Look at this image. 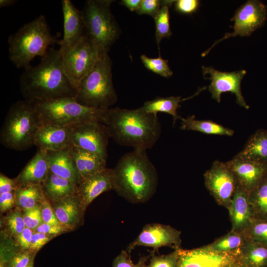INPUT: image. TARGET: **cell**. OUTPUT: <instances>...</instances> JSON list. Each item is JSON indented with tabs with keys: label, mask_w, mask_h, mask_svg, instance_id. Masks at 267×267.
I'll return each mask as SVG.
<instances>
[{
	"label": "cell",
	"mask_w": 267,
	"mask_h": 267,
	"mask_svg": "<svg viewBox=\"0 0 267 267\" xmlns=\"http://www.w3.org/2000/svg\"><path fill=\"white\" fill-rule=\"evenodd\" d=\"M20 87L25 99L35 101L75 98L77 93L63 71L59 50L53 47L38 65L25 69L20 77Z\"/></svg>",
	"instance_id": "obj_1"
},
{
	"label": "cell",
	"mask_w": 267,
	"mask_h": 267,
	"mask_svg": "<svg viewBox=\"0 0 267 267\" xmlns=\"http://www.w3.org/2000/svg\"><path fill=\"white\" fill-rule=\"evenodd\" d=\"M113 171L114 190L131 203L147 201L157 189V172L145 149H134L125 154Z\"/></svg>",
	"instance_id": "obj_2"
},
{
	"label": "cell",
	"mask_w": 267,
	"mask_h": 267,
	"mask_svg": "<svg viewBox=\"0 0 267 267\" xmlns=\"http://www.w3.org/2000/svg\"><path fill=\"white\" fill-rule=\"evenodd\" d=\"M103 124L116 142L134 149L151 148L161 133L157 115L146 112L141 107L135 109L109 108Z\"/></svg>",
	"instance_id": "obj_3"
},
{
	"label": "cell",
	"mask_w": 267,
	"mask_h": 267,
	"mask_svg": "<svg viewBox=\"0 0 267 267\" xmlns=\"http://www.w3.org/2000/svg\"><path fill=\"white\" fill-rule=\"evenodd\" d=\"M60 41L52 35L45 17L41 15L9 37V59L16 67L25 69L35 57L43 58L50 46L59 45Z\"/></svg>",
	"instance_id": "obj_4"
},
{
	"label": "cell",
	"mask_w": 267,
	"mask_h": 267,
	"mask_svg": "<svg viewBox=\"0 0 267 267\" xmlns=\"http://www.w3.org/2000/svg\"><path fill=\"white\" fill-rule=\"evenodd\" d=\"M41 126L35 101L25 99L13 104L0 130V143L5 147L25 150L34 145L35 134Z\"/></svg>",
	"instance_id": "obj_5"
},
{
	"label": "cell",
	"mask_w": 267,
	"mask_h": 267,
	"mask_svg": "<svg viewBox=\"0 0 267 267\" xmlns=\"http://www.w3.org/2000/svg\"><path fill=\"white\" fill-rule=\"evenodd\" d=\"M112 62L108 54L99 56L92 70L81 81L75 99L88 107L108 109L118 100L114 87Z\"/></svg>",
	"instance_id": "obj_6"
},
{
	"label": "cell",
	"mask_w": 267,
	"mask_h": 267,
	"mask_svg": "<svg viewBox=\"0 0 267 267\" xmlns=\"http://www.w3.org/2000/svg\"><path fill=\"white\" fill-rule=\"evenodd\" d=\"M113 0H88L82 10L87 34L98 57L108 54L121 30L111 11Z\"/></svg>",
	"instance_id": "obj_7"
},
{
	"label": "cell",
	"mask_w": 267,
	"mask_h": 267,
	"mask_svg": "<svg viewBox=\"0 0 267 267\" xmlns=\"http://www.w3.org/2000/svg\"><path fill=\"white\" fill-rule=\"evenodd\" d=\"M35 101L41 125L72 126L89 122L103 124L107 110L85 106L77 102L74 97Z\"/></svg>",
	"instance_id": "obj_8"
},
{
	"label": "cell",
	"mask_w": 267,
	"mask_h": 267,
	"mask_svg": "<svg viewBox=\"0 0 267 267\" xmlns=\"http://www.w3.org/2000/svg\"><path fill=\"white\" fill-rule=\"evenodd\" d=\"M61 57L63 71L77 90L81 81L94 67L98 55L91 41L86 35Z\"/></svg>",
	"instance_id": "obj_9"
},
{
	"label": "cell",
	"mask_w": 267,
	"mask_h": 267,
	"mask_svg": "<svg viewBox=\"0 0 267 267\" xmlns=\"http://www.w3.org/2000/svg\"><path fill=\"white\" fill-rule=\"evenodd\" d=\"M267 17V6L263 3L257 0H248L236 10L231 19L234 21L233 32L226 33L202 53V56H206L215 45L226 39L237 36H250L265 24Z\"/></svg>",
	"instance_id": "obj_10"
},
{
	"label": "cell",
	"mask_w": 267,
	"mask_h": 267,
	"mask_svg": "<svg viewBox=\"0 0 267 267\" xmlns=\"http://www.w3.org/2000/svg\"><path fill=\"white\" fill-rule=\"evenodd\" d=\"M72 127V144L106 162L107 145L111 137L106 126L98 122H89Z\"/></svg>",
	"instance_id": "obj_11"
},
{
	"label": "cell",
	"mask_w": 267,
	"mask_h": 267,
	"mask_svg": "<svg viewBox=\"0 0 267 267\" xmlns=\"http://www.w3.org/2000/svg\"><path fill=\"white\" fill-rule=\"evenodd\" d=\"M204 178L205 185L216 202L227 209L237 183L226 162L215 161Z\"/></svg>",
	"instance_id": "obj_12"
},
{
	"label": "cell",
	"mask_w": 267,
	"mask_h": 267,
	"mask_svg": "<svg viewBox=\"0 0 267 267\" xmlns=\"http://www.w3.org/2000/svg\"><path fill=\"white\" fill-rule=\"evenodd\" d=\"M181 243V232L172 226L159 223L147 224L127 247V252L138 246L151 247L154 250L164 246L175 250L180 248Z\"/></svg>",
	"instance_id": "obj_13"
},
{
	"label": "cell",
	"mask_w": 267,
	"mask_h": 267,
	"mask_svg": "<svg viewBox=\"0 0 267 267\" xmlns=\"http://www.w3.org/2000/svg\"><path fill=\"white\" fill-rule=\"evenodd\" d=\"M202 71L204 77L209 75L206 79L211 81L208 90L213 99L220 102L222 94L229 91L235 95L236 103L239 105L247 109L249 108L241 89V81L246 73L245 70L226 72L218 71L212 67L203 66Z\"/></svg>",
	"instance_id": "obj_14"
},
{
	"label": "cell",
	"mask_w": 267,
	"mask_h": 267,
	"mask_svg": "<svg viewBox=\"0 0 267 267\" xmlns=\"http://www.w3.org/2000/svg\"><path fill=\"white\" fill-rule=\"evenodd\" d=\"M63 15V37L58 49L62 56L75 47L86 36L87 32L82 10L70 0L61 1Z\"/></svg>",
	"instance_id": "obj_15"
},
{
	"label": "cell",
	"mask_w": 267,
	"mask_h": 267,
	"mask_svg": "<svg viewBox=\"0 0 267 267\" xmlns=\"http://www.w3.org/2000/svg\"><path fill=\"white\" fill-rule=\"evenodd\" d=\"M237 252L218 253L203 246L190 250L179 248L177 267H224L237 261Z\"/></svg>",
	"instance_id": "obj_16"
},
{
	"label": "cell",
	"mask_w": 267,
	"mask_h": 267,
	"mask_svg": "<svg viewBox=\"0 0 267 267\" xmlns=\"http://www.w3.org/2000/svg\"><path fill=\"white\" fill-rule=\"evenodd\" d=\"M114 188L113 169L105 168L82 179L77 185V195L86 210L99 195Z\"/></svg>",
	"instance_id": "obj_17"
},
{
	"label": "cell",
	"mask_w": 267,
	"mask_h": 267,
	"mask_svg": "<svg viewBox=\"0 0 267 267\" xmlns=\"http://www.w3.org/2000/svg\"><path fill=\"white\" fill-rule=\"evenodd\" d=\"M72 126L42 125L37 131L34 145L45 151H58L69 148L72 144Z\"/></svg>",
	"instance_id": "obj_18"
},
{
	"label": "cell",
	"mask_w": 267,
	"mask_h": 267,
	"mask_svg": "<svg viewBox=\"0 0 267 267\" xmlns=\"http://www.w3.org/2000/svg\"><path fill=\"white\" fill-rule=\"evenodd\" d=\"M237 184L249 193L255 189L267 173V166L241 159L236 155L226 162Z\"/></svg>",
	"instance_id": "obj_19"
},
{
	"label": "cell",
	"mask_w": 267,
	"mask_h": 267,
	"mask_svg": "<svg viewBox=\"0 0 267 267\" xmlns=\"http://www.w3.org/2000/svg\"><path fill=\"white\" fill-rule=\"evenodd\" d=\"M227 210L233 231L242 233L254 219L249 192L238 184Z\"/></svg>",
	"instance_id": "obj_20"
},
{
	"label": "cell",
	"mask_w": 267,
	"mask_h": 267,
	"mask_svg": "<svg viewBox=\"0 0 267 267\" xmlns=\"http://www.w3.org/2000/svg\"><path fill=\"white\" fill-rule=\"evenodd\" d=\"M50 202L59 223L67 230L81 225L85 210L77 195Z\"/></svg>",
	"instance_id": "obj_21"
},
{
	"label": "cell",
	"mask_w": 267,
	"mask_h": 267,
	"mask_svg": "<svg viewBox=\"0 0 267 267\" xmlns=\"http://www.w3.org/2000/svg\"><path fill=\"white\" fill-rule=\"evenodd\" d=\"M48 173L45 151L39 149L14 180L18 187L28 185H42Z\"/></svg>",
	"instance_id": "obj_22"
},
{
	"label": "cell",
	"mask_w": 267,
	"mask_h": 267,
	"mask_svg": "<svg viewBox=\"0 0 267 267\" xmlns=\"http://www.w3.org/2000/svg\"><path fill=\"white\" fill-rule=\"evenodd\" d=\"M49 171L78 185L81 181L69 148L58 151H45Z\"/></svg>",
	"instance_id": "obj_23"
},
{
	"label": "cell",
	"mask_w": 267,
	"mask_h": 267,
	"mask_svg": "<svg viewBox=\"0 0 267 267\" xmlns=\"http://www.w3.org/2000/svg\"><path fill=\"white\" fill-rule=\"evenodd\" d=\"M236 156L245 160L267 166V130L257 131Z\"/></svg>",
	"instance_id": "obj_24"
},
{
	"label": "cell",
	"mask_w": 267,
	"mask_h": 267,
	"mask_svg": "<svg viewBox=\"0 0 267 267\" xmlns=\"http://www.w3.org/2000/svg\"><path fill=\"white\" fill-rule=\"evenodd\" d=\"M81 180L105 168V162L95 154L81 148L73 144L69 147Z\"/></svg>",
	"instance_id": "obj_25"
},
{
	"label": "cell",
	"mask_w": 267,
	"mask_h": 267,
	"mask_svg": "<svg viewBox=\"0 0 267 267\" xmlns=\"http://www.w3.org/2000/svg\"><path fill=\"white\" fill-rule=\"evenodd\" d=\"M42 188L44 196L50 202L77 195V185L49 171Z\"/></svg>",
	"instance_id": "obj_26"
},
{
	"label": "cell",
	"mask_w": 267,
	"mask_h": 267,
	"mask_svg": "<svg viewBox=\"0 0 267 267\" xmlns=\"http://www.w3.org/2000/svg\"><path fill=\"white\" fill-rule=\"evenodd\" d=\"M237 262L243 267H267V246L246 240L238 251Z\"/></svg>",
	"instance_id": "obj_27"
},
{
	"label": "cell",
	"mask_w": 267,
	"mask_h": 267,
	"mask_svg": "<svg viewBox=\"0 0 267 267\" xmlns=\"http://www.w3.org/2000/svg\"><path fill=\"white\" fill-rule=\"evenodd\" d=\"M183 101L180 96L156 97L153 100L145 102L141 108L146 112L157 115L158 112L166 113L173 118V124L180 119L177 110L180 102Z\"/></svg>",
	"instance_id": "obj_28"
},
{
	"label": "cell",
	"mask_w": 267,
	"mask_h": 267,
	"mask_svg": "<svg viewBox=\"0 0 267 267\" xmlns=\"http://www.w3.org/2000/svg\"><path fill=\"white\" fill-rule=\"evenodd\" d=\"M181 129L197 131L210 134L232 136L234 131L210 120H196L192 115L186 118L181 117Z\"/></svg>",
	"instance_id": "obj_29"
},
{
	"label": "cell",
	"mask_w": 267,
	"mask_h": 267,
	"mask_svg": "<svg viewBox=\"0 0 267 267\" xmlns=\"http://www.w3.org/2000/svg\"><path fill=\"white\" fill-rule=\"evenodd\" d=\"M249 201L254 219H267V173L249 193Z\"/></svg>",
	"instance_id": "obj_30"
},
{
	"label": "cell",
	"mask_w": 267,
	"mask_h": 267,
	"mask_svg": "<svg viewBox=\"0 0 267 267\" xmlns=\"http://www.w3.org/2000/svg\"><path fill=\"white\" fill-rule=\"evenodd\" d=\"M44 197L40 185L18 187L15 191V204L24 210L40 206Z\"/></svg>",
	"instance_id": "obj_31"
},
{
	"label": "cell",
	"mask_w": 267,
	"mask_h": 267,
	"mask_svg": "<svg viewBox=\"0 0 267 267\" xmlns=\"http://www.w3.org/2000/svg\"><path fill=\"white\" fill-rule=\"evenodd\" d=\"M245 241L242 233L231 230L227 234L212 243L203 246V247L218 253H233L238 251Z\"/></svg>",
	"instance_id": "obj_32"
},
{
	"label": "cell",
	"mask_w": 267,
	"mask_h": 267,
	"mask_svg": "<svg viewBox=\"0 0 267 267\" xmlns=\"http://www.w3.org/2000/svg\"><path fill=\"white\" fill-rule=\"evenodd\" d=\"M175 0H161V7L154 18L155 24L156 41L160 52V44L163 38H169L172 34L170 24L169 8Z\"/></svg>",
	"instance_id": "obj_33"
},
{
	"label": "cell",
	"mask_w": 267,
	"mask_h": 267,
	"mask_svg": "<svg viewBox=\"0 0 267 267\" xmlns=\"http://www.w3.org/2000/svg\"><path fill=\"white\" fill-rule=\"evenodd\" d=\"M242 233L246 240L267 246V219H253Z\"/></svg>",
	"instance_id": "obj_34"
},
{
	"label": "cell",
	"mask_w": 267,
	"mask_h": 267,
	"mask_svg": "<svg viewBox=\"0 0 267 267\" xmlns=\"http://www.w3.org/2000/svg\"><path fill=\"white\" fill-rule=\"evenodd\" d=\"M140 59L146 69L163 77L169 78L173 74L169 66L168 61L162 58L160 54L156 58L149 57L142 54Z\"/></svg>",
	"instance_id": "obj_35"
},
{
	"label": "cell",
	"mask_w": 267,
	"mask_h": 267,
	"mask_svg": "<svg viewBox=\"0 0 267 267\" xmlns=\"http://www.w3.org/2000/svg\"><path fill=\"white\" fill-rule=\"evenodd\" d=\"M179 249L167 255L156 256L152 253L149 263L145 267H177Z\"/></svg>",
	"instance_id": "obj_36"
},
{
	"label": "cell",
	"mask_w": 267,
	"mask_h": 267,
	"mask_svg": "<svg viewBox=\"0 0 267 267\" xmlns=\"http://www.w3.org/2000/svg\"><path fill=\"white\" fill-rule=\"evenodd\" d=\"M151 254L140 257L138 262L134 264L130 254L125 250H122L113 260L112 267H145L148 259Z\"/></svg>",
	"instance_id": "obj_37"
},
{
	"label": "cell",
	"mask_w": 267,
	"mask_h": 267,
	"mask_svg": "<svg viewBox=\"0 0 267 267\" xmlns=\"http://www.w3.org/2000/svg\"><path fill=\"white\" fill-rule=\"evenodd\" d=\"M6 222L11 234L17 236L25 228L23 216L16 210L11 212L6 217Z\"/></svg>",
	"instance_id": "obj_38"
},
{
	"label": "cell",
	"mask_w": 267,
	"mask_h": 267,
	"mask_svg": "<svg viewBox=\"0 0 267 267\" xmlns=\"http://www.w3.org/2000/svg\"><path fill=\"white\" fill-rule=\"evenodd\" d=\"M23 216L26 227L32 230L36 229L43 222L40 206L24 210Z\"/></svg>",
	"instance_id": "obj_39"
},
{
	"label": "cell",
	"mask_w": 267,
	"mask_h": 267,
	"mask_svg": "<svg viewBox=\"0 0 267 267\" xmlns=\"http://www.w3.org/2000/svg\"><path fill=\"white\" fill-rule=\"evenodd\" d=\"M34 252L23 250L17 252L5 265L7 267H26L34 259Z\"/></svg>",
	"instance_id": "obj_40"
},
{
	"label": "cell",
	"mask_w": 267,
	"mask_h": 267,
	"mask_svg": "<svg viewBox=\"0 0 267 267\" xmlns=\"http://www.w3.org/2000/svg\"><path fill=\"white\" fill-rule=\"evenodd\" d=\"M40 207L43 222L51 224H61L50 202L45 197L41 202Z\"/></svg>",
	"instance_id": "obj_41"
},
{
	"label": "cell",
	"mask_w": 267,
	"mask_h": 267,
	"mask_svg": "<svg viewBox=\"0 0 267 267\" xmlns=\"http://www.w3.org/2000/svg\"><path fill=\"white\" fill-rule=\"evenodd\" d=\"M161 7V0H142L140 6L136 13L139 15H148L154 18Z\"/></svg>",
	"instance_id": "obj_42"
},
{
	"label": "cell",
	"mask_w": 267,
	"mask_h": 267,
	"mask_svg": "<svg viewBox=\"0 0 267 267\" xmlns=\"http://www.w3.org/2000/svg\"><path fill=\"white\" fill-rule=\"evenodd\" d=\"M200 2L198 0H175V9L183 14H191L198 9Z\"/></svg>",
	"instance_id": "obj_43"
},
{
	"label": "cell",
	"mask_w": 267,
	"mask_h": 267,
	"mask_svg": "<svg viewBox=\"0 0 267 267\" xmlns=\"http://www.w3.org/2000/svg\"><path fill=\"white\" fill-rule=\"evenodd\" d=\"M36 231L52 236L58 235L67 230L61 224H51L43 222L36 229Z\"/></svg>",
	"instance_id": "obj_44"
},
{
	"label": "cell",
	"mask_w": 267,
	"mask_h": 267,
	"mask_svg": "<svg viewBox=\"0 0 267 267\" xmlns=\"http://www.w3.org/2000/svg\"><path fill=\"white\" fill-rule=\"evenodd\" d=\"M49 236L41 232H36L33 233L30 250L37 252L50 240Z\"/></svg>",
	"instance_id": "obj_45"
},
{
	"label": "cell",
	"mask_w": 267,
	"mask_h": 267,
	"mask_svg": "<svg viewBox=\"0 0 267 267\" xmlns=\"http://www.w3.org/2000/svg\"><path fill=\"white\" fill-rule=\"evenodd\" d=\"M15 204V191L0 194V210L1 212L11 209Z\"/></svg>",
	"instance_id": "obj_46"
},
{
	"label": "cell",
	"mask_w": 267,
	"mask_h": 267,
	"mask_svg": "<svg viewBox=\"0 0 267 267\" xmlns=\"http://www.w3.org/2000/svg\"><path fill=\"white\" fill-rule=\"evenodd\" d=\"M17 187V185L14 179H11L0 173V194L15 191Z\"/></svg>",
	"instance_id": "obj_47"
},
{
	"label": "cell",
	"mask_w": 267,
	"mask_h": 267,
	"mask_svg": "<svg viewBox=\"0 0 267 267\" xmlns=\"http://www.w3.org/2000/svg\"><path fill=\"white\" fill-rule=\"evenodd\" d=\"M33 233L31 229L26 227L23 231L17 236L18 244L23 250H30Z\"/></svg>",
	"instance_id": "obj_48"
},
{
	"label": "cell",
	"mask_w": 267,
	"mask_h": 267,
	"mask_svg": "<svg viewBox=\"0 0 267 267\" xmlns=\"http://www.w3.org/2000/svg\"><path fill=\"white\" fill-rule=\"evenodd\" d=\"M142 0H122L120 4L131 11L136 12L140 6Z\"/></svg>",
	"instance_id": "obj_49"
},
{
	"label": "cell",
	"mask_w": 267,
	"mask_h": 267,
	"mask_svg": "<svg viewBox=\"0 0 267 267\" xmlns=\"http://www.w3.org/2000/svg\"><path fill=\"white\" fill-rule=\"evenodd\" d=\"M17 1V0H0V7L2 8L12 5Z\"/></svg>",
	"instance_id": "obj_50"
},
{
	"label": "cell",
	"mask_w": 267,
	"mask_h": 267,
	"mask_svg": "<svg viewBox=\"0 0 267 267\" xmlns=\"http://www.w3.org/2000/svg\"><path fill=\"white\" fill-rule=\"evenodd\" d=\"M224 267H243L236 261L235 262Z\"/></svg>",
	"instance_id": "obj_51"
},
{
	"label": "cell",
	"mask_w": 267,
	"mask_h": 267,
	"mask_svg": "<svg viewBox=\"0 0 267 267\" xmlns=\"http://www.w3.org/2000/svg\"><path fill=\"white\" fill-rule=\"evenodd\" d=\"M34 259L33 260L30 264L26 267H34Z\"/></svg>",
	"instance_id": "obj_52"
},
{
	"label": "cell",
	"mask_w": 267,
	"mask_h": 267,
	"mask_svg": "<svg viewBox=\"0 0 267 267\" xmlns=\"http://www.w3.org/2000/svg\"><path fill=\"white\" fill-rule=\"evenodd\" d=\"M0 267H7L5 265L0 263Z\"/></svg>",
	"instance_id": "obj_53"
}]
</instances>
